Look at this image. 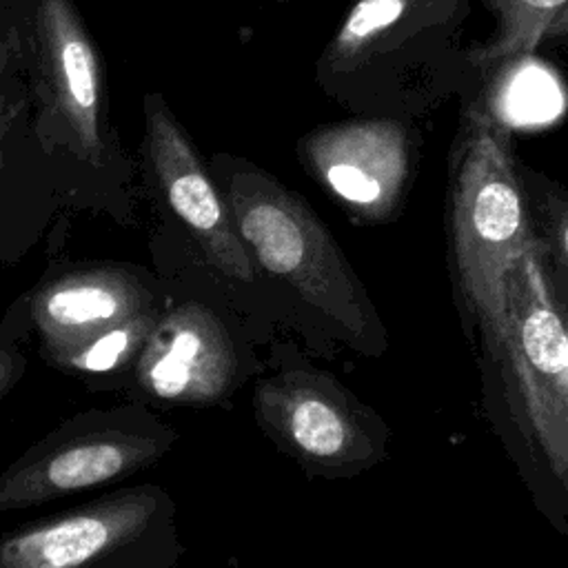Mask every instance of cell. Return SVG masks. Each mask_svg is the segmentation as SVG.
Instances as JSON below:
<instances>
[{
  "instance_id": "obj_1",
  "label": "cell",
  "mask_w": 568,
  "mask_h": 568,
  "mask_svg": "<svg viewBox=\"0 0 568 568\" xmlns=\"http://www.w3.org/2000/svg\"><path fill=\"white\" fill-rule=\"evenodd\" d=\"M535 235L506 282L504 313L477 333L495 413L524 470L568 497V331Z\"/></svg>"
},
{
  "instance_id": "obj_2",
  "label": "cell",
  "mask_w": 568,
  "mask_h": 568,
  "mask_svg": "<svg viewBox=\"0 0 568 568\" xmlns=\"http://www.w3.org/2000/svg\"><path fill=\"white\" fill-rule=\"evenodd\" d=\"M446 226L455 306L475 344L504 313L508 275L535 237L510 126L484 102L466 106L453 144Z\"/></svg>"
},
{
  "instance_id": "obj_3",
  "label": "cell",
  "mask_w": 568,
  "mask_h": 568,
  "mask_svg": "<svg viewBox=\"0 0 568 568\" xmlns=\"http://www.w3.org/2000/svg\"><path fill=\"white\" fill-rule=\"evenodd\" d=\"M224 166L222 195L253 262L322 313L351 348L382 355L388 342L377 311L315 211L262 169Z\"/></svg>"
},
{
  "instance_id": "obj_4",
  "label": "cell",
  "mask_w": 568,
  "mask_h": 568,
  "mask_svg": "<svg viewBox=\"0 0 568 568\" xmlns=\"http://www.w3.org/2000/svg\"><path fill=\"white\" fill-rule=\"evenodd\" d=\"M175 430L135 408L89 413L62 424L0 475V513L129 477L169 453Z\"/></svg>"
},
{
  "instance_id": "obj_5",
  "label": "cell",
  "mask_w": 568,
  "mask_h": 568,
  "mask_svg": "<svg viewBox=\"0 0 568 568\" xmlns=\"http://www.w3.org/2000/svg\"><path fill=\"white\" fill-rule=\"evenodd\" d=\"M253 406L264 433L308 473L346 477L386 457V424L322 371H280L255 388Z\"/></svg>"
},
{
  "instance_id": "obj_6",
  "label": "cell",
  "mask_w": 568,
  "mask_h": 568,
  "mask_svg": "<svg viewBox=\"0 0 568 568\" xmlns=\"http://www.w3.org/2000/svg\"><path fill=\"white\" fill-rule=\"evenodd\" d=\"M415 149L410 126L393 118L326 124L297 144L306 171L364 222H384L397 213L413 180Z\"/></svg>"
},
{
  "instance_id": "obj_7",
  "label": "cell",
  "mask_w": 568,
  "mask_h": 568,
  "mask_svg": "<svg viewBox=\"0 0 568 568\" xmlns=\"http://www.w3.org/2000/svg\"><path fill=\"white\" fill-rule=\"evenodd\" d=\"M144 155L166 204L209 262L233 280L253 282L255 262L235 229L224 195L160 93L144 95Z\"/></svg>"
},
{
  "instance_id": "obj_8",
  "label": "cell",
  "mask_w": 568,
  "mask_h": 568,
  "mask_svg": "<svg viewBox=\"0 0 568 568\" xmlns=\"http://www.w3.org/2000/svg\"><path fill=\"white\" fill-rule=\"evenodd\" d=\"M33 29L44 102L62 142L80 158L102 160V75L78 9L71 0H38Z\"/></svg>"
},
{
  "instance_id": "obj_9",
  "label": "cell",
  "mask_w": 568,
  "mask_h": 568,
  "mask_svg": "<svg viewBox=\"0 0 568 568\" xmlns=\"http://www.w3.org/2000/svg\"><path fill=\"white\" fill-rule=\"evenodd\" d=\"M158 510L151 486L91 501L0 537V568H93L149 528Z\"/></svg>"
},
{
  "instance_id": "obj_10",
  "label": "cell",
  "mask_w": 568,
  "mask_h": 568,
  "mask_svg": "<svg viewBox=\"0 0 568 568\" xmlns=\"http://www.w3.org/2000/svg\"><path fill=\"white\" fill-rule=\"evenodd\" d=\"M235 375L237 357L226 328L200 306H182L155 320L138 357L140 384L166 402H220Z\"/></svg>"
},
{
  "instance_id": "obj_11",
  "label": "cell",
  "mask_w": 568,
  "mask_h": 568,
  "mask_svg": "<svg viewBox=\"0 0 568 568\" xmlns=\"http://www.w3.org/2000/svg\"><path fill=\"white\" fill-rule=\"evenodd\" d=\"M151 313V295L120 266H87L47 282L31 300V317L55 364L102 333Z\"/></svg>"
},
{
  "instance_id": "obj_12",
  "label": "cell",
  "mask_w": 568,
  "mask_h": 568,
  "mask_svg": "<svg viewBox=\"0 0 568 568\" xmlns=\"http://www.w3.org/2000/svg\"><path fill=\"white\" fill-rule=\"evenodd\" d=\"M426 0H357L320 60V73L339 78L368 64L390 44L393 31L419 13Z\"/></svg>"
},
{
  "instance_id": "obj_13",
  "label": "cell",
  "mask_w": 568,
  "mask_h": 568,
  "mask_svg": "<svg viewBox=\"0 0 568 568\" xmlns=\"http://www.w3.org/2000/svg\"><path fill=\"white\" fill-rule=\"evenodd\" d=\"M566 2L568 0H486L495 13V31L468 53V60L475 67H493L528 58Z\"/></svg>"
},
{
  "instance_id": "obj_14",
  "label": "cell",
  "mask_w": 568,
  "mask_h": 568,
  "mask_svg": "<svg viewBox=\"0 0 568 568\" xmlns=\"http://www.w3.org/2000/svg\"><path fill=\"white\" fill-rule=\"evenodd\" d=\"M532 229L546 253L557 295L568 293V189L521 166Z\"/></svg>"
},
{
  "instance_id": "obj_15",
  "label": "cell",
  "mask_w": 568,
  "mask_h": 568,
  "mask_svg": "<svg viewBox=\"0 0 568 568\" xmlns=\"http://www.w3.org/2000/svg\"><path fill=\"white\" fill-rule=\"evenodd\" d=\"M155 317L151 313L140 315L118 328H111L89 342L84 348L64 357L58 366L80 371V373H106L126 364L135 353L142 351Z\"/></svg>"
},
{
  "instance_id": "obj_16",
  "label": "cell",
  "mask_w": 568,
  "mask_h": 568,
  "mask_svg": "<svg viewBox=\"0 0 568 568\" xmlns=\"http://www.w3.org/2000/svg\"><path fill=\"white\" fill-rule=\"evenodd\" d=\"M24 359L9 348H0V397L22 377Z\"/></svg>"
},
{
  "instance_id": "obj_17",
  "label": "cell",
  "mask_w": 568,
  "mask_h": 568,
  "mask_svg": "<svg viewBox=\"0 0 568 568\" xmlns=\"http://www.w3.org/2000/svg\"><path fill=\"white\" fill-rule=\"evenodd\" d=\"M568 38V2L555 13V18L550 20V24L546 27L541 42H550V40H566Z\"/></svg>"
},
{
  "instance_id": "obj_18",
  "label": "cell",
  "mask_w": 568,
  "mask_h": 568,
  "mask_svg": "<svg viewBox=\"0 0 568 568\" xmlns=\"http://www.w3.org/2000/svg\"><path fill=\"white\" fill-rule=\"evenodd\" d=\"M2 60H4V53H2V47H0V71H2Z\"/></svg>"
},
{
  "instance_id": "obj_19",
  "label": "cell",
  "mask_w": 568,
  "mask_h": 568,
  "mask_svg": "<svg viewBox=\"0 0 568 568\" xmlns=\"http://www.w3.org/2000/svg\"><path fill=\"white\" fill-rule=\"evenodd\" d=\"M280 2H288V0H280Z\"/></svg>"
}]
</instances>
